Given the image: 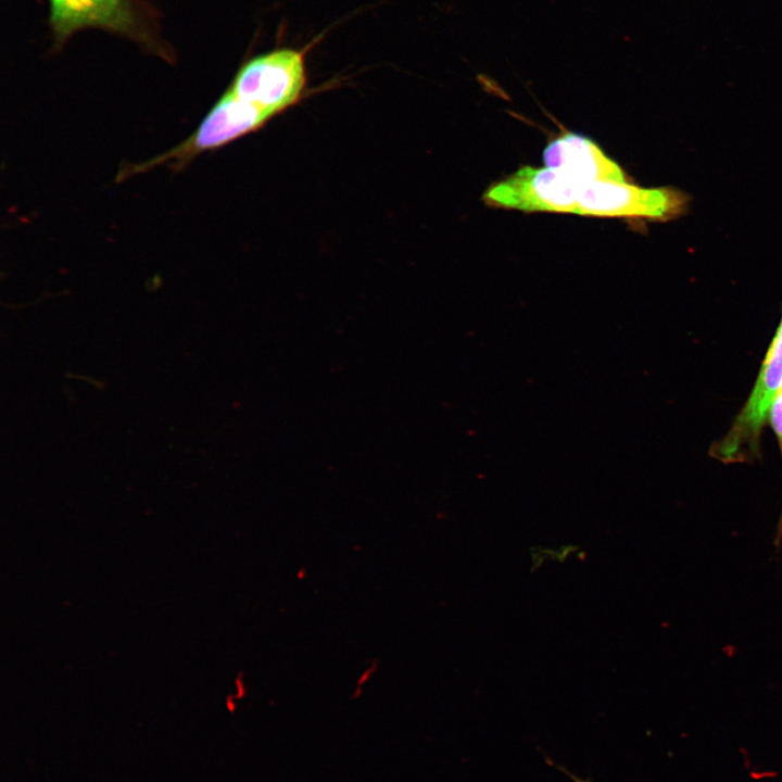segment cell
I'll return each mask as SVG.
<instances>
[{
	"label": "cell",
	"instance_id": "1",
	"mask_svg": "<svg viewBox=\"0 0 782 782\" xmlns=\"http://www.w3.org/2000/svg\"><path fill=\"white\" fill-rule=\"evenodd\" d=\"M270 118L258 108L239 99L228 88L190 137L144 162L122 165L115 181L122 182L159 166H166L175 173L180 172L198 155L260 129Z\"/></svg>",
	"mask_w": 782,
	"mask_h": 782
},
{
	"label": "cell",
	"instance_id": "2",
	"mask_svg": "<svg viewBox=\"0 0 782 782\" xmlns=\"http://www.w3.org/2000/svg\"><path fill=\"white\" fill-rule=\"evenodd\" d=\"M306 81L304 50L282 48L243 63L229 89L273 117L300 101Z\"/></svg>",
	"mask_w": 782,
	"mask_h": 782
},
{
	"label": "cell",
	"instance_id": "3",
	"mask_svg": "<svg viewBox=\"0 0 782 782\" xmlns=\"http://www.w3.org/2000/svg\"><path fill=\"white\" fill-rule=\"evenodd\" d=\"M686 203V194L671 187L591 181L580 186L576 214L663 222L684 213Z\"/></svg>",
	"mask_w": 782,
	"mask_h": 782
},
{
	"label": "cell",
	"instance_id": "4",
	"mask_svg": "<svg viewBox=\"0 0 782 782\" xmlns=\"http://www.w3.org/2000/svg\"><path fill=\"white\" fill-rule=\"evenodd\" d=\"M581 184L560 171L526 165L490 185L482 200L496 209L576 214Z\"/></svg>",
	"mask_w": 782,
	"mask_h": 782
},
{
	"label": "cell",
	"instance_id": "5",
	"mask_svg": "<svg viewBox=\"0 0 782 782\" xmlns=\"http://www.w3.org/2000/svg\"><path fill=\"white\" fill-rule=\"evenodd\" d=\"M782 390V319L766 353L752 392L729 432L715 447L727 462L739 461L757 451L765 420L775 395Z\"/></svg>",
	"mask_w": 782,
	"mask_h": 782
},
{
	"label": "cell",
	"instance_id": "6",
	"mask_svg": "<svg viewBox=\"0 0 782 782\" xmlns=\"http://www.w3.org/2000/svg\"><path fill=\"white\" fill-rule=\"evenodd\" d=\"M50 24L58 42L76 30L99 27L129 36L139 35L136 11L129 0H49Z\"/></svg>",
	"mask_w": 782,
	"mask_h": 782
},
{
	"label": "cell",
	"instance_id": "7",
	"mask_svg": "<svg viewBox=\"0 0 782 782\" xmlns=\"http://www.w3.org/2000/svg\"><path fill=\"white\" fill-rule=\"evenodd\" d=\"M546 167L560 171L579 182H628L626 172L592 139L563 131L550 140L543 151Z\"/></svg>",
	"mask_w": 782,
	"mask_h": 782
},
{
	"label": "cell",
	"instance_id": "8",
	"mask_svg": "<svg viewBox=\"0 0 782 782\" xmlns=\"http://www.w3.org/2000/svg\"><path fill=\"white\" fill-rule=\"evenodd\" d=\"M768 417L771 426L777 434L782 454V390L775 395L772 401Z\"/></svg>",
	"mask_w": 782,
	"mask_h": 782
},
{
	"label": "cell",
	"instance_id": "9",
	"mask_svg": "<svg viewBox=\"0 0 782 782\" xmlns=\"http://www.w3.org/2000/svg\"><path fill=\"white\" fill-rule=\"evenodd\" d=\"M563 772H566V774L572 779L575 782H592L591 780H581L577 775L571 774L567 769L558 767Z\"/></svg>",
	"mask_w": 782,
	"mask_h": 782
}]
</instances>
